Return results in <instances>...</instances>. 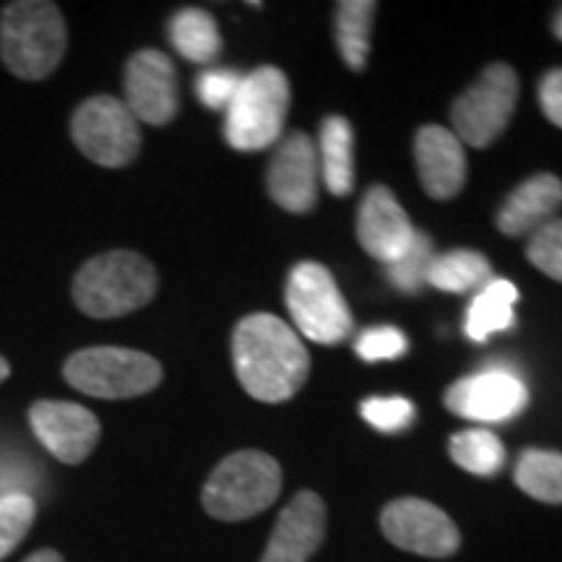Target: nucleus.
<instances>
[{
  "mask_svg": "<svg viewBox=\"0 0 562 562\" xmlns=\"http://www.w3.org/2000/svg\"><path fill=\"white\" fill-rule=\"evenodd\" d=\"M235 375L248 396L263 404L290 402L307 381L311 355L290 323L256 313L243 318L232 334Z\"/></svg>",
  "mask_w": 562,
  "mask_h": 562,
  "instance_id": "nucleus-1",
  "label": "nucleus"
},
{
  "mask_svg": "<svg viewBox=\"0 0 562 562\" xmlns=\"http://www.w3.org/2000/svg\"><path fill=\"white\" fill-rule=\"evenodd\" d=\"M68 50L66 16L50 0H13L0 11V60L21 81H42Z\"/></svg>",
  "mask_w": 562,
  "mask_h": 562,
  "instance_id": "nucleus-2",
  "label": "nucleus"
},
{
  "mask_svg": "<svg viewBox=\"0 0 562 562\" xmlns=\"http://www.w3.org/2000/svg\"><path fill=\"white\" fill-rule=\"evenodd\" d=\"M157 286L159 277L149 258L133 250H110L76 271L70 294L83 315L110 321L149 305Z\"/></svg>",
  "mask_w": 562,
  "mask_h": 562,
  "instance_id": "nucleus-3",
  "label": "nucleus"
},
{
  "mask_svg": "<svg viewBox=\"0 0 562 562\" xmlns=\"http://www.w3.org/2000/svg\"><path fill=\"white\" fill-rule=\"evenodd\" d=\"M281 492V469L269 453L237 451L203 484V510L216 521H245L271 508Z\"/></svg>",
  "mask_w": 562,
  "mask_h": 562,
  "instance_id": "nucleus-4",
  "label": "nucleus"
},
{
  "mask_svg": "<svg viewBox=\"0 0 562 562\" xmlns=\"http://www.w3.org/2000/svg\"><path fill=\"white\" fill-rule=\"evenodd\" d=\"M290 81L279 68L263 66L243 76L235 100L224 112V138L237 151H263L284 131Z\"/></svg>",
  "mask_w": 562,
  "mask_h": 562,
  "instance_id": "nucleus-5",
  "label": "nucleus"
},
{
  "mask_svg": "<svg viewBox=\"0 0 562 562\" xmlns=\"http://www.w3.org/2000/svg\"><path fill=\"white\" fill-rule=\"evenodd\" d=\"M70 389L91 398H136L151 393L165 378L159 360L138 349L89 347L79 349L63 364Z\"/></svg>",
  "mask_w": 562,
  "mask_h": 562,
  "instance_id": "nucleus-6",
  "label": "nucleus"
},
{
  "mask_svg": "<svg viewBox=\"0 0 562 562\" xmlns=\"http://www.w3.org/2000/svg\"><path fill=\"white\" fill-rule=\"evenodd\" d=\"M286 307L297 331L323 347H334L349 339L355 318L336 286L331 271L318 261H302L286 279Z\"/></svg>",
  "mask_w": 562,
  "mask_h": 562,
  "instance_id": "nucleus-7",
  "label": "nucleus"
},
{
  "mask_svg": "<svg viewBox=\"0 0 562 562\" xmlns=\"http://www.w3.org/2000/svg\"><path fill=\"white\" fill-rule=\"evenodd\" d=\"M70 138L83 157L100 167L121 170L140 151V125L128 104L117 97L97 94L76 108L70 117Z\"/></svg>",
  "mask_w": 562,
  "mask_h": 562,
  "instance_id": "nucleus-8",
  "label": "nucleus"
},
{
  "mask_svg": "<svg viewBox=\"0 0 562 562\" xmlns=\"http://www.w3.org/2000/svg\"><path fill=\"white\" fill-rule=\"evenodd\" d=\"M518 102V76L505 63H492L480 74L459 100L453 102L451 121L456 138L463 144L484 149L495 144L508 128Z\"/></svg>",
  "mask_w": 562,
  "mask_h": 562,
  "instance_id": "nucleus-9",
  "label": "nucleus"
},
{
  "mask_svg": "<svg viewBox=\"0 0 562 562\" xmlns=\"http://www.w3.org/2000/svg\"><path fill=\"white\" fill-rule=\"evenodd\" d=\"M381 529L389 542L422 558H451L461 547V533L451 516L419 497H402L385 505Z\"/></svg>",
  "mask_w": 562,
  "mask_h": 562,
  "instance_id": "nucleus-10",
  "label": "nucleus"
},
{
  "mask_svg": "<svg viewBox=\"0 0 562 562\" xmlns=\"http://www.w3.org/2000/svg\"><path fill=\"white\" fill-rule=\"evenodd\" d=\"M30 427L42 448L68 467L87 461L102 438V425L94 412L53 398H42L30 406Z\"/></svg>",
  "mask_w": 562,
  "mask_h": 562,
  "instance_id": "nucleus-11",
  "label": "nucleus"
},
{
  "mask_svg": "<svg viewBox=\"0 0 562 562\" xmlns=\"http://www.w3.org/2000/svg\"><path fill=\"white\" fill-rule=\"evenodd\" d=\"M125 104L138 123L167 125L180 110L178 70L167 53L138 50L125 63Z\"/></svg>",
  "mask_w": 562,
  "mask_h": 562,
  "instance_id": "nucleus-12",
  "label": "nucleus"
},
{
  "mask_svg": "<svg viewBox=\"0 0 562 562\" xmlns=\"http://www.w3.org/2000/svg\"><path fill=\"white\" fill-rule=\"evenodd\" d=\"M529 404L524 378L508 368H487L461 378L446 393V406L472 422H505L521 414Z\"/></svg>",
  "mask_w": 562,
  "mask_h": 562,
  "instance_id": "nucleus-13",
  "label": "nucleus"
},
{
  "mask_svg": "<svg viewBox=\"0 0 562 562\" xmlns=\"http://www.w3.org/2000/svg\"><path fill=\"white\" fill-rule=\"evenodd\" d=\"M318 180L321 161L315 140L302 131L281 138L266 172L271 201L292 214H307L318 203Z\"/></svg>",
  "mask_w": 562,
  "mask_h": 562,
  "instance_id": "nucleus-14",
  "label": "nucleus"
},
{
  "mask_svg": "<svg viewBox=\"0 0 562 562\" xmlns=\"http://www.w3.org/2000/svg\"><path fill=\"white\" fill-rule=\"evenodd\" d=\"M414 235L417 229L396 195L385 186H372L357 211V240L364 252L389 266L409 248Z\"/></svg>",
  "mask_w": 562,
  "mask_h": 562,
  "instance_id": "nucleus-15",
  "label": "nucleus"
},
{
  "mask_svg": "<svg viewBox=\"0 0 562 562\" xmlns=\"http://www.w3.org/2000/svg\"><path fill=\"white\" fill-rule=\"evenodd\" d=\"M326 503L311 490H302L279 513L261 562H307L326 537Z\"/></svg>",
  "mask_w": 562,
  "mask_h": 562,
  "instance_id": "nucleus-16",
  "label": "nucleus"
},
{
  "mask_svg": "<svg viewBox=\"0 0 562 562\" xmlns=\"http://www.w3.org/2000/svg\"><path fill=\"white\" fill-rule=\"evenodd\" d=\"M414 161L419 182L435 201H448L461 193L467 182V157L463 144L442 125H425L414 138Z\"/></svg>",
  "mask_w": 562,
  "mask_h": 562,
  "instance_id": "nucleus-17",
  "label": "nucleus"
},
{
  "mask_svg": "<svg viewBox=\"0 0 562 562\" xmlns=\"http://www.w3.org/2000/svg\"><path fill=\"white\" fill-rule=\"evenodd\" d=\"M562 206V180L558 175L539 172L526 178L505 195L497 211V229L508 237H524L552 222Z\"/></svg>",
  "mask_w": 562,
  "mask_h": 562,
  "instance_id": "nucleus-18",
  "label": "nucleus"
},
{
  "mask_svg": "<svg viewBox=\"0 0 562 562\" xmlns=\"http://www.w3.org/2000/svg\"><path fill=\"white\" fill-rule=\"evenodd\" d=\"M321 180L334 195H349L355 191V131L341 115H328L321 123Z\"/></svg>",
  "mask_w": 562,
  "mask_h": 562,
  "instance_id": "nucleus-19",
  "label": "nucleus"
},
{
  "mask_svg": "<svg viewBox=\"0 0 562 562\" xmlns=\"http://www.w3.org/2000/svg\"><path fill=\"white\" fill-rule=\"evenodd\" d=\"M518 290L508 279H490L487 284L476 292L467 311V336L476 344L487 341L492 334H501L516 321Z\"/></svg>",
  "mask_w": 562,
  "mask_h": 562,
  "instance_id": "nucleus-20",
  "label": "nucleus"
},
{
  "mask_svg": "<svg viewBox=\"0 0 562 562\" xmlns=\"http://www.w3.org/2000/svg\"><path fill=\"white\" fill-rule=\"evenodd\" d=\"M170 42L191 63H214L222 53V34L214 16L203 9H182L170 19Z\"/></svg>",
  "mask_w": 562,
  "mask_h": 562,
  "instance_id": "nucleus-21",
  "label": "nucleus"
},
{
  "mask_svg": "<svg viewBox=\"0 0 562 562\" xmlns=\"http://www.w3.org/2000/svg\"><path fill=\"white\" fill-rule=\"evenodd\" d=\"M492 279V266L487 256L476 250H448L442 256H435L427 273V284L440 292L463 294L472 290H482Z\"/></svg>",
  "mask_w": 562,
  "mask_h": 562,
  "instance_id": "nucleus-22",
  "label": "nucleus"
},
{
  "mask_svg": "<svg viewBox=\"0 0 562 562\" xmlns=\"http://www.w3.org/2000/svg\"><path fill=\"white\" fill-rule=\"evenodd\" d=\"M375 11L378 5L372 0H344V3L336 5V45H339L344 63L357 74L368 66Z\"/></svg>",
  "mask_w": 562,
  "mask_h": 562,
  "instance_id": "nucleus-23",
  "label": "nucleus"
},
{
  "mask_svg": "<svg viewBox=\"0 0 562 562\" xmlns=\"http://www.w3.org/2000/svg\"><path fill=\"white\" fill-rule=\"evenodd\" d=\"M516 484L533 501L562 505V453L526 448L516 463Z\"/></svg>",
  "mask_w": 562,
  "mask_h": 562,
  "instance_id": "nucleus-24",
  "label": "nucleus"
},
{
  "mask_svg": "<svg viewBox=\"0 0 562 562\" xmlns=\"http://www.w3.org/2000/svg\"><path fill=\"white\" fill-rule=\"evenodd\" d=\"M448 448H451V459L469 474L495 476L505 467L503 440L484 427L456 432Z\"/></svg>",
  "mask_w": 562,
  "mask_h": 562,
  "instance_id": "nucleus-25",
  "label": "nucleus"
},
{
  "mask_svg": "<svg viewBox=\"0 0 562 562\" xmlns=\"http://www.w3.org/2000/svg\"><path fill=\"white\" fill-rule=\"evenodd\" d=\"M432 258H435V248H432L430 235L417 232L409 248H406L396 261L385 266V273H389L391 284L396 286L398 292L414 294L427 284V273H430Z\"/></svg>",
  "mask_w": 562,
  "mask_h": 562,
  "instance_id": "nucleus-26",
  "label": "nucleus"
},
{
  "mask_svg": "<svg viewBox=\"0 0 562 562\" xmlns=\"http://www.w3.org/2000/svg\"><path fill=\"white\" fill-rule=\"evenodd\" d=\"M37 518V503L32 495H5L0 497V560H5L30 533Z\"/></svg>",
  "mask_w": 562,
  "mask_h": 562,
  "instance_id": "nucleus-27",
  "label": "nucleus"
},
{
  "mask_svg": "<svg viewBox=\"0 0 562 562\" xmlns=\"http://www.w3.org/2000/svg\"><path fill=\"white\" fill-rule=\"evenodd\" d=\"M526 258L547 277L562 284V220H552L529 235Z\"/></svg>",
  "mask_w": 562,
  "mask_h": 562,
  "instance_id": "nucleus-28",
  "label": "nucleus"
},
{
  "mask_svg": "<svg viewBox=\"0 0 562 562\" xmlns=\"http://www.w3.org/2000/svg\"><path fill=\"white\" fill-rule=\"evenodd\" d=\"M360 414L368 425L375 427L381 432H402L406 427H412L414 414L412 402H406L402 396H375L360 404Z\"/></svg>",
  "mask_w": 562,
  "mask_h": 562,
  "instance_id": "nucleus-29",
  "label": "nucleus"
},
{
  "mask_svg": "<svg viewBox=\"0 0 562 562\" xmlns=\"http://www.w3.org/2000/svg\"><path fill=\"white\" fill-rule=\"evenodd\" d=\"M357 355L364 362H385V360H398L409 349L404 331H398L396 326H372L357 336L355 344Z\"/></svg>",
  "mask_w": 562,
  "mask_h": 562,
  "instance_id": "nucleus-30",
  "label": "nucleus"
},
{
  "mask_svg": "<svg viewBox=\"0 0 562 562\" xmlns=\"http://www.w3.org/2000/svg\"><path fill=\"white\" fill-rule=\"evenodd\" d=\"M243 74L232 68H209L203 70L195 81V94H199L201 104H206L209 110H222L227 112L229 102L235 100L237 89H240Z\"/></svg>",
  "mask_w": 562,
  "mask_h": 562,
  "instance_id": "nucleus-31",
  "label": "nucleus"
},
{
  "mask_svg": "<svg viewBox=\"0 0 562 562\" xmlns=\"http://www.w3.org/2000/svg\"><path fill=\"white\" fill-rule=\"evenodd\" d=\"M539 104H542L547 121L562 128V68L550 70L539 81Z\"/></svg>",
  "mask_w": 562,
  "mask_h": 562,
  "instance_id": "nucleus-32",
  "label": "nucleus"
},
{
  "mask_svg": "<svg viewBox=\"0 0 562 562\" xmlns=\"http://www.w3.org/2000/svg\"><path fill=\"white\" fill-rule=\"evenodd\" d=\"M24 562H66V560H63V554L55 550H40V552L30 554Z\"/></svg>",
  "mask_w": 562,
  "mask_h": 562,
  "instance_id": "nucleus-33",
  "label": "nucleus"
},
{
  "mask_svg": "<svg viewBox=\"0 0 562 562\" xmlns=\"http://www.w3.org/2000/svg\"><path fill=\"white\" fill-rule=\"evenodd\" d=\"M9 375H11V364H9V360H5L3 355H0V383L9 381Z\"/></svg>",
  "mask_w": 562,
  "mask_h": 562,
  "instance_id": "nucleus-34",
  "label": "nucleus"
},
{
  "mask_svg": "<svg viewBox=\"0 0 562 562\" xmlns=\"http://www.w3.org/2000/svg\"><path fill=\"white\" fill-rule=\"evenodd\" d=\"M552 32H554V37H558L560 42H562V9L554 13V19H552Z\"/></svg>",
  "mask_w": 562,
  "mask_h": 562,
  "instance_id": "nucleus-35",
  "label": "nucleus"
}]
</instances>
